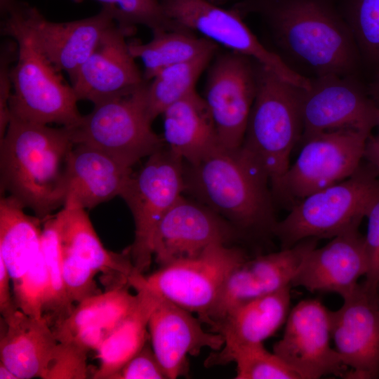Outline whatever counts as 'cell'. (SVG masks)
I'll use <instances>...</instances> for the list:
<instances>
[{
	"instance_id": "cell-1",
	"label": "cell",
	"mask_w": 379,
	"mask_h": 379,
	"mask_svg": "<svg viewBox=\"0 0 379 379\" xmlns=\"http://www.w3.org/2000/svg\"><path fill=\"white\" fill-rule=\"evenodd\" d=\"M233 8L266 23L286 56L315 77L357 75L361 60L344 16L326 0H240Z\"/></svg>"
},
{
	"instance_id": "cell-2",
	"label": "cell",
	"mask_w": 379,
	"mask_h": 379,
	"mask_svg": "<svg viewBox=\"0 0 379 379\" xmlns=\"http://www.w3.org/2000/svg\"><path fill=\"white\" fill-rule=\"evenodd\" d=\"M70 129L51 128L11 117L1 138V192L44 220L63 206Z\"/></svg>"
},
{
	"instance_id": "cell-3",
	"label": "cell",
	"mask_w": 379,
	"mask_h": 379,
	"mask_svg": "<svg viewBox=\"0 0 379 379\" xmlns=\"http://www.w3.org/2000/svg\"><path fill=\"white\" fill-rule=\"evenodd\" d=\"M185 192L243 236L272 234L277 222L270 180L241 149L222 146L195 164L184 161Z\"/></svg>"
},
{
	"instance_id": "cell-4",
	"label": "cell",
	"mask_w": 379,
	"mask_h": 379,
	"mask_svg": "<svg viewBox=\"0 0 379 379\" xmlns=\"http://www.w3.org/2000/svg\"><path fill=\"white\" fill-rule=\"evenodd\" d=\"M303 89L258 62L256 94L240 147L270 183L287 170L291 153L301 140Z\"/></svg>"
},
{
	"instance_id": "cell-5",
	"label": "cell",
	"mask_w": 379,
	"mask_h": 379,
	"mask_svg": "<svg viewBox=\"0 0 379 379\" xmlns=\"http://www.w3.org/2000/svg\"><path fill=\"white\" fill-rule=\"evenodd\" d=\"M363 161L351 176L304 197L277 221L272 233L281 248L308 239H331L359 227L379 199V173Z\"/></svg>"
},
{
	"instance_id": "cell-6",
	"label": "cell",
	"mask_w": 379,
	"mask_h": 379,
	"mask_svg": "<svg viewBox=\"0 0 379 379\" xmlns=\"http://www.w3.org/2000/svg\"><path fill=\"white\" fill-rule=\"evenodd\" d=\"M146 86L145 81L94 104L89 114L69 128L74 145L99 149L131 167L164 147L163 137L152 128Z\"/></svg>"
},
{
	"instance_id": "cell-7",
	"label": "cell",
	"mask_w": 379,
	"mask_h": 379,
	"mask_svg": "<svg viewBox=\"0 0 379 379\" xmlns=\"http://www.w3.org/2000/svg\"><path fill=\"white\" fill-rule=\"evenodd\" d=\"M4 32L18 45V60L11 69L13 88L9 100L11 117L46 124L72 127L81 118L72 86L64 83L58 71L37 50L27 34L6 20Z\"/></svg>"
},
{
	"instance_id": "cell-8",
	"label": "cell",
	"mask_w": 379,
	"mask_h": 379,
	"mask_svg": "<svg viewBox=\"0 0 379 379\" xmlns=\"http://www.w3.org/2000/svg\"><path fill=\"white\" fill-rule=\"evenodd\" d=\"M369 134L340 129L302 137L295 161L270 183L274 203L293 206L309 194L351 176L364 161Z\"/></svg>"
},
{
	"instance_id": "cell-9",
	"label": "cell",
	"mask_w": 379,
	"mask_h": 379,
	"mask_svg": "<svg viewBox=\"0 0 379 379\" xmlns=\"http://www.w3.org/2000/svg\"><path fill=\"white\" fill-rule=\"evenodd\" d=\"M184 161L167 147L153 153L136 173H132L120 197L128 205L135 224L130 246L137 273L149 267L157 226L185 192Z\"/></svg>"
},
{
	"instance_id": "cell-10",
	"label": "cell",
	"mask_w": 379,
	"mask_h": 379,
	"mask_svg": "<svg viewBox=\"0 0 379 379\" xmlns=\"http://www.w3.org/2000/svg\"><path fill=\"white\" fill-rule=\"evenodd\" d=\"M246 258L238 247L215 244L197 257L159 267L147 276L135 273L129 284L142 285L201 317L215 305L231 270Z\"/></svg>"
},
{
	"instance_id": "cell-11",
	"label": "cell",
	"mask_w": 379,
	"mask_h": 379,
	"mask_svg": "<svg viewBox=\"0 0 379 379\" xmlns=\"http://www.w3.org/2000/svg\"><path fill=\"white\" fill-rule=\"evenodd\" d=\"M161 4L166 15L177 26L256 60L297 86L310 88V79L265 46L233 7L225 8L209 0H161Z\"/></svg>"
},
{
	"instance_id": "cell-12",
	"label": "cell",
	"mask_w": 379,
	"mask_h": 379,
	"mask_svg": "<svg viewBox=\"0 0 379 379\" xmlns=\"http://www.w3.org/2000/svg\"><path fill=\"white\" fill-rule=\"evenodd\" d=\"M258 62L230 51L216 54L207 68L202 95L220 145L241 147L257 90Z\"/></svg>"
},
{
	"instance_id": "cell-13",
	"label": "cell",
	"mask_w": 379,
	"mask_h": 379,
	"mask_svg": "<svg viewBox=\"0 0 379 379\" xmlns=\"http://www.w3.org/2000/svg\"><path fill=\"white\" fill-rule=\"evenodd\" d=\"M301 112L302 138L340 129L371 133L379 107L357 75L328 74L310 79V87L303 89Z\"/></svg>"
},
{
	"instance_id": "cell-14",
	"label": "cell",
	"mask_w": 379,
	"mask_h": 379,
	"mask_svg": "<svg viewBox=\"0 0 379 379\" xmlns=\"http://www.w3.org/2000/svg\"><path fill=\"white\" fill-rule=\"evenodd\" d=\"M331 312L318 299L300 301L289 312L283 336L273 346L300 379L328 375L345 378L348 368L330 345Z\"/></svg>"
},
{
	"instance_id": "cell-15",
	"label": "cell",
	"mask_w": 379,
	"mask_h": 379,
	"mask_svg": "<svg viewBox=\"0 0 379 379\" xmlns=\"http://www.w3.org/2000/svg\"><path fill=\"white\" fill-rule=\"evenodd\" d=\"M318 239H308L279 251L248 257L229 273L214 307L199 317L211 329L236 307L291 286L305 255Z\"/></svg>"
},
{
	"instance_id": "cell-16",
	"label": "cell",
	"mask_w": 379,
	"mask_h": 379,
	"mask_svg": "<svg viewBox=\"0 0 379 379\" xmlns=\"http://www.w3.org/2000/svg\"><path fill=\"white\" fill-rule=\"evenodd\" d=\"M8 11L7 20L27 34L57 71H65L70 79L114 23L110 13L103 8L91 18L66 22L47 20L36 8L13 4Z\"/></svg>"
},
{
	"instance_id": "cell-17",
	"label": "cell",
	"mask_w": 379,
	"mask_h": 379,
	"mask_svg": "<svg viewBox=\"0 0 379 379\" xmlns=\"http://www.w3.org/2000/svg\"><path fill=\"white\" fill-rule=\"evenodd\" d=\"M243 234L204 204L183 194L156 230L153 257L159 267L197 257L211 246L228 245Z\"/></svg>"
},
{
	"instance_id": "cell-18",
	"label": "cell",
	"mask_w": 379,
	"mask_h": 379,
	"mask_svg": "<svg viewBox=\"0 0 379 379\" xmlns=\"http://www.w3.org/2000/svg\"><path fill=\"white\" fill-rule=\"evenodd\" d=\"M331 337L348 368L345 378H379V297L362 283L331 312Z\"/></svg>"
},
{
	"instance_id": "cell-19",
	"label": "cell",
	"mask_w": 379,
	"mask_h": 379,
	"mask_svg": "<svg viewBox=\"0 0 379 379\" xmlns=\"http://www.w3.org/2000/svg\"><path fill=\"white\" fill-rule=\"evenodd\" d=\"M131 33L116 22L105 32L71 79L79 100L95 104L145 81L126 41Z\"/></svg>"
},
{
	"instance_id": "cell-20",
	"label": "cell",
	"mask_w": 379,
	"mask_h": 379,
	"mask_svg": "<svg viewBox=\"0 0 379 379\" xmlns=\"http://www.w3.org/2000/svg\"><path fill=\"white\" fill-rule=\"evenodd\" d=\"M368 268L364 237L359 227L352 228L308 251L291 286H301L312 293H335L343 299L358 286Z\"/></svg>"
},
{
	"instance_id": "cell-21",
	"label": "cell",
	"mask_w": 379,
	"mask_h": 379,
	"mask_svg": "<svg viewBox=\"0 0 379 379\" xmlns=\"http://www.w3.org/2000/svg\"><path fill=\"white\" fill-rule=\"evenodd\" d=\"M192 314L159 296L150 315L149 340L168 379L186 374L188 355H197L206 347L217 351L223 346L222 335L206 331Z\"/></svg>"
},
{
	"instance_id": "cell-22",
	"label": "cell",
	"mask_w": 379,
	"mask_h": 379,
	"mask_svg": "<svg viewBox=\"0 0 379 379\" xmlns=\"http://www.w3.org/2000/svg\"><path fill=\"white\" fill-rule=\"evenodd\" d=\"M132 173V167L99 149L74 145L67 161L63 206L90 209L120 196Z\"/></svg>"
},
{
	"instance_id": "cell-23",
	"label": "cell",
	"mask_w": 379,
	"mask_h": 379,
	"mask_svg": "<svg viewBox=\"0 0 379 379\" xmlns=\"http://www.w3.org/2000/svg\"><path fill=\"white\" fill-rule=\"evenodd\" d=\"M55 215L61 246L101 273L100 281L105 291L130 286V278L136 273L130 247L122 253L106 249L85 208L65 205Z\"/></svg>"
},
{
	"instance_id": "cell-24",
	"label": "cell",
	"mask_w": 379,
	"mask_h": 379,
	"mask_svg": "<svg viewBox=\"0 0 379 379\" xmlns=\"http://www.w3.org/2000/svg\"><path fill=\"white\" fill-rule=\"evenodd\" d=\"M58 343L45 317L33 318L17 309L1 318L0 361L18 379L42 378Z\"/></svg>"
},
{
	"instance_id": "cell-25",
	"label": "cell",
	"mask_w": 379,
	"mask_h": 379,
	"mask_svg": "<svg viewBox=\"0 0 379 379\" xmlns=\"http://www.w3.org/2000/svg\"><path fill=\"white\" fill-rule=\"evenodd\" d=\"M291 287L254 299L230 312L211 329L222 335L224 344L210 356L206 363L238 347L263 343L274 335L288 315Z\"/></svg>"
},
{
	"instance_id": "cell-26",
	"label": "cell",
	"mask_w": 379,
	"mask_h": 379,
	"mask_svg": "<svg viewBox=\"0 0 379 379\" xmlns=\"http://www.w3.org/2000/svg\"><path fill=\"white\" fill-rule=\"evenodd\" d=\"M166 147L188 164H195L220 147L215 126L202 96L195 91L161 114Z\"/></svg>"
},
{
	"instance_id": "cell-27",
	"label": "cell",
	"mask_w": 379,
	"mask_h": 379,
	"mask_svg": "<svg viewBox=\"0 0 379 379\" xmlns=\"http://www.w3.org/2000/svg\"><path fill=\"white\" fill-rule=\"evenodd\" d=\"M132 287L137 292V302L96 350L100 365L92 378L110 379L149 339L148 322L159 296L142 285Z\"/></svg>"
},
{
	"instance_id": "cell-28",
	"label": "cell",
	"mask_w": 379,
	"mask_h": 379,
	"mask_svg": "<svg viewBox=\"0 0 379 379\" xmlns=\"http://www.w3.org/2000/svg\"><path fill=\"white\" fill-rule=\"evenodd\" d=\"M24 208L12 197H1L0 258L12 281L25 273L41 251L43 220L26 214Z\"/></svg>"
},
{
	"instance_id": "cell-29",
	"label": "cell",
	"mask_w": 379,
	"mask_h": 379,
	"mask_svg": "<svg viewBox=\"0 0 379 379\" xmlns=\"http://www.w3.org/2000/svg\"><path fill=\"white\" fill-rule=\"evenodd\" d=\"M152 33V39L147 43H128L133 57L143 64L146 81L164 68L215 53L218 49L215 44L185 29L157 30Z\"/></svg>"
},
{
	"instance_id": "cell-30",
	"label": "cell",
	"mask_w": 379,
	"mask_h": 379,
	"mask_svg": "<svg viewBox=\"0 0 379 379\" xmlns=\"http://www.w3.org/2000/svg\"><path fill=\"white\" fill-rule=\"evenodd\" d=\"M128 286L105 291L77 304L71 313L52 326L58 342L69 340L89 325H98L110 333L129 314L137 302Z\"/></svg>"
},
{
	"instance_id": "cell-31",
	"label": "cell",
	"mask_w": 379,
	"mask_h": 379,
	"mask_svg": "<svg viewBox=\"0 0 379 379\" xmlns=\"http://www.w3.org/2000/svg\"><path fill=\"white\" fill-rule=\"evenodd\" d=\"M216 53H209L164 68L147 81V112L152 121L170 105L196 91L199 78Z\"/></svg>"
},
{
	"instance_id": "cell-32",
	"label": "cell",
	"mask_w": 379,
	"mask_h": 379,
	"mask_svg": "<svg viewBox=\"0 0 379 379\" xmlns=\"http://www.w3.org/2000/svg\"><path fill=\"white\" fill-rule=\"evenodd\" d=\"M41 250L47 270L50 290L44 317L52 327L65 319L74 309L63 279L61 241L55 214L43 220Z\"/></svg>"
},
{
	"instance_id": "cell-33",
	"label": "cell",
	"mask_w": 379,
	"mask_h": 379,
	"mask_svg": "<svg viewBox=\"0 0 379 379\" xmlns=\"http://www.w3.org/2000/svg\"><path fill=\"white\" fill-rule=\"evenodd\" d=\"M237 364V379H300L277 354L267 351L263 343L238 347L207 365Z\"/></svg>"
},
{
	"instance_id": "cell-34",
	"label": "cell",
	"mask_w": 379,
	"mask_h": 379,
	"mask_svg": "<svg viewBox=\"0 0 379 379\" xmlns=\"http://www.w3.org/2000/svg\"><path fill=\"white\" fill-rule=\"evenodd\" d=\"M343 15L361 62L379 72V0H347Z\"/></svg>"
},
{
	"instance_id": "cell-35",
	"label": "cell",
	"mask_w": 379,
	"mask_h": 379,
	"mask_svg": "<svg viewBox=\"0 0 379 379\" xmlns=\"http://www.w3.org/2000/svg\"><path fill=\"white\" fill-rule=\"evenodd\" d=\"M107 11L114 21L131 32L136 25L152 32L180 29L166 15L161 0H95Z\"/></svg>"
},
{
	"instance_id": "cell-36",
	"label": "cell",
	"mask_w": 379,
	"mask_h": 379,
	"mask_svg": "<svg viewBox=\"0 0 379 379\" xmlns=\"http://www.w3.org/2000/svg\"><path fill=\"white\" fill-rule=\"evenodd\" d=\"M13 297L18 310L36 319L44 317L49 300V282L41 250L28 270L12 281Z\"/></svg>"
},
{
	"instance_id": "cell-37",
	"label": "cell",
	"mask_w": 379,
	"mask_h": 379,
	"mask_svg": "<svg viewBox=\"0 0 379 379\" xmlns=\"http://www.w3.org/2000/svg\"><path fill=\"white\" fill-rule=\"evenodd\" d=\"M65 285L69 300L77 304L102 293L95 277L98 274L86 261L61 246Z\"/></svg>"
},
{
	"instance_id": "cell-38",
	"label": "cell",
	"mask_w": 379,
	"mask_h": 379,
	"mask_svg": "<svg viewBox=\"0 0 379 379\" xmlns=\"http://www.w3.org/2000/svg\"><path fill=\"white\" fill-rule=\"evenodd\" d=\"M87 353L71 342H58L51 354L42 379L88 378Z\"/></svg>"
},
{
	"instance_id": "cell-39",
	"label": "cell",
	"mask_w": 379,
	"mask_h": 379,
	"mask_svg": "<svg viewBox=\"0 0 379 379\" xmlns=\"http://www.w3.org/2000/svg\"><path fill=\"white\" fill-rule=\"evenodd\" d=\"M167 375L149 339L110 379H165Z\"/></svg>"
},
{
	"instance_id": "cell-40",
	"label": "cell",
	"mask_w": 379,
	"mask_h": 379,
	"mask_svg": "<svg viewBox=\"0 0 379 379\" xmlns=\"http://www.w3.org/2000/svg\"><path fill=\"white\" fill-rule=\"evenodd\" d=\"M367 232L364 236L368 268L362 283L371 295L379 297V199L369 209Z\"/></svg>"
},
{
	"instance_id": "cell-41",
	"label": "cell",
	"mask_w": 379,
	"mask_h": 379,
	"mask_svg": "<svg viewBox=\"0 0 379 379\" xmlns=\"http://www.w3.org/2000/svg\"><path fill=\"white\" fill-rule=\"evenodd\" d=\"M7 48L4 51L1 60V73H0V137L4 135L8 125L11 119V112L9 109V100L11 95L10 93L12 87L8 65L12 58L10 49Z\"/></svg>"
},
{
	"instance_id": "cell-42",
	"label": "cell",
	"mask_w": 379,
	"mask_h": 379,
	"mask_svg": "<svg viewBox=\"0 0 379 379\" xmlns=\"http://www.w3.org/2000/svg\"><path fill=\"white\" fill-rule=\"evenodd\" d=\"M11 281H12V279L8 268L4 260L0 258V312L1 317H6L18 309L11 293Z\"/></svg>"
},
{
	"instance_id": "cell-43",
	"label": "cell",
	"mask_w": 379,
	"mask_h": 379,
	"mask_svg": "<svg viewBox=\"0 0 379 379\" xmlns=\"http://www.w3.org/2000/svg\"><path fill=\"white\" fill-rule=\"evenodd\" d=\"M364 160L379 173V113L377 125L366 142Z\"/></svg>"
},
{
	"instance_id": "cell-44",
	"label": "cell",
	"mask_w": 379,
	"mask_h": 379,
	"mask_svg": "<svg viewBox=\"0 0 379 379\" xmlns=\"http://www.w3.org/2000/svg\"><path fill=\"white\" fill-rule=\"evenodd\" d=\"M368 93L379 107V72L375 73L371 83L367 86Z\"/></svg>"
},
{
	"instance_id": "cell-45",
	"label": "cell",
	"mask_w": 379,
	"mask_h": 379,
	"mask_svg": "<svg viewBox=\"0 0 379 379\" xmlns=\"http://www.w3.org/2000/svg\"><path fill=\"white\" fill-rule=\"evenodd\" d=\"M0 379H18V378L11 370L0 361Z\"/></svg>"
},
{
	"instance_id": "cell-46",
	"label": "cell",
	"mask_w": 379,
	"mask_h": 379,
	"mask_svg": "<svg viewBox=\"0 0 379 379\" xmlns=\"http://www.w3.org/2000/svg\"><path fill=\"white\" fill-rule=\"evenodd\" d=\"M209 1L218 5L222 6L223 4L227 2L234 1V0H209Z\"/></svg>"
}]
</instances>
